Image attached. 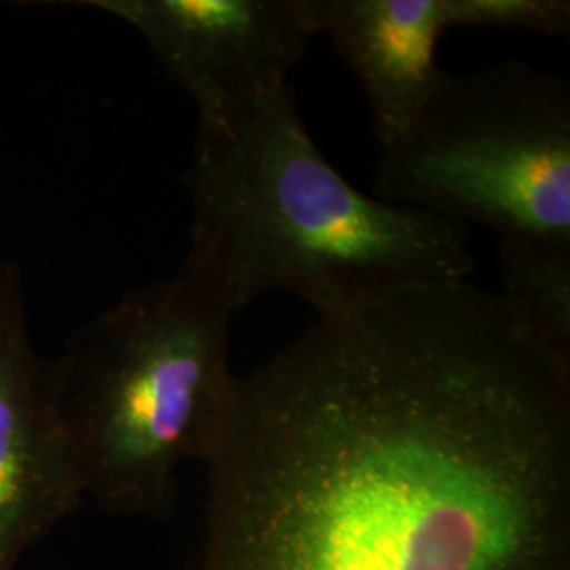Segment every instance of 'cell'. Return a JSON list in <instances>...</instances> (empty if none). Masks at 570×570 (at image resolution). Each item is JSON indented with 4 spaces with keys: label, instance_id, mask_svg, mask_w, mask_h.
<instances>
[{
    "label": "cell",
    "instance_id": "ba28073f",
    "mask_svg": "<svg viewBox=\"0 0 570 570\" xmlns=\"http://www.w3.org/2000/svg\"><path fill=\"white\" fill-rule=\"evenodd\" d=\"M503 296L537 345L570 367V249L501 244Z\"/></svg>",
    "mask_w": 570,
    "mask_h": 570
},
{
    "label": "cell",
    "instance_id": "9c48e42d",
    "mask_svg": "<svg viewBox=\"0 0 570 570\" xmlns=\"http://www.w3.org/2000/svg\"><path fill=\"white\" fill-rule=\"evenodd\" d=\"M450 28H505L548 37L570 32L569 0H449Z\"/></svg>",
    "mask_w": 570,
    "mask_h": 570
},
{
    "label": "cell",
    "instance_id": "6da1fadb",
    "mask_svg": "<svg viewBox=\"0 0 570 570\" xmlns=\"http://www.w3.org/2000/svg\"><path fill=\"white\" fill-rule=\"evenodd\" d=\"M204 465L190 570H570V367L469 279L317 320Z\"/></svg>",
    "mask_w": 570,
    "mask_h": 570
},
{
    "label": "cell",
    "instance_id": "277c9868",
    "mask_svg": "<svg viewBox=\"0 0 570 570\" xmlns=\"http://www.w3.org/2000/svg\"><path fill=\"white\" fill-rule=\"evenodd\" d=\"M376 197L501 244L570 249V85L505 61L444 72L416 121L376 159Z\"/></svg>",
    "mask_w": 570,
    "mask_h": 570
},
{
    "label": "cell",
    "instance_id": "3957f363",
    "mask_svg": "<svg viewBox=\"0 0 570 570\" xmlns=\"http://www.w3.org/2000/svg\"><path fill=\"white\" fill-rule=\"evenodd\" d=\"M235 313L183 266L79 327L49 374L82 497L165 518L178 471L205 463L233 400Z\"/></svg>",
    "mask_w": 570,
    "mask_h": 570
},
{
    "label": "cell",
    "instance_id": "5b68a950",
    "mask_svg": "<svg viewBox=\"0 0 570 570\" xmlns=\"http://www.w3.org/2000/svg\"><path fill=\"white\" fill-rule=\"evenodd\" d=\"M125 21L199 110L223 125L282 89L320 35L317 0H87Z\"/></svg>",
    "mask_w": 570,
    "mask_h": 570
},
{
    "label": "cell",
    "instance_id": "7a4b0ae2",
    "mask_svg": "<svg viewBox=\"0 0 570 570\" xmlns=\"http://www.w3.org/2000/svg\"><path fill=\"white\" fill-rule=\"evenodd\" d=\"M183 268L235 315L268 292L317 317L346 315L421 285L465 282V226L346 183L301 119L292 87L223 125H199Z\"/></svg>",
    "mask_w": 570,
    "mask_h": 570
},
{
    "label": "cell",
    "instance_id": "52a82bcc",
    "mask_svg": "<svg viewBox=\"0 0 570 570\" xmlns=\"http://www.w3.org/2000/svg\"><path fill=\"white\" fill-rule=\"evenodd\" d=\"M317 21L364 87L379 146L393 142L442 81L449 0H317Z\"/></svg>",
    "mask_w": 570,
    "mask_h": 570
},
{
    "label": "cell",
    "instance_id": "8992f818",
    "mask_svg": "<svg viewBox=\"0 0 570 570\" xmlns=\"http://www.w3.org/2000/svg\"><path fill=\"white\" fill-rule=\"evenodd\" d=\"M85 501L51 387L28 330L18 263L0 254V570Z\"/></svg>",
    "mask_w": 570,
    "mask_h": 570
}]
</instances>
